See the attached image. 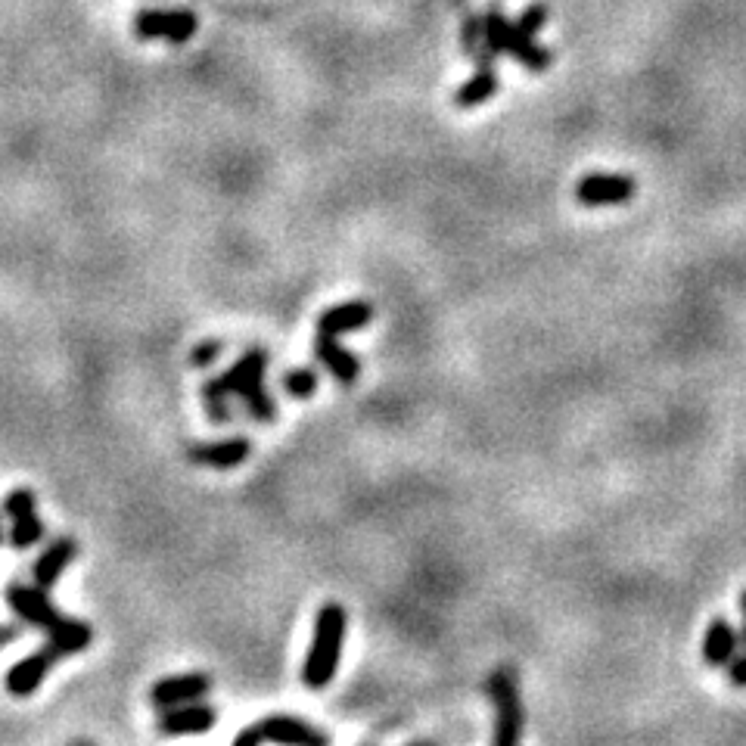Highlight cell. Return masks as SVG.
<instances>
[{
	"label": "cell",
	"instance_id": "obj_1",
	"mask_svg": "<svg viewBox=\"0 0 746 746\" xmlns=\"http://www.w3.org/2000/svg\"><path fill=\"white\" fill-rule=\"evenodd\" d=\"M346 625L349 616L339 604H324L314 619V638L302 666V681L311 691H324L333 681L336 666H339V653H342V638H346Z\"/></svg>",
	"mask_w": 746,
	"mask_h": 746
},
{
	"label": "cell",
	"instance_id": "obj_2",
	"mask_svg": "<svg viewBox=\"0 0 746 746\" xmlns=\"http://www.w3.org/2000/svg\"><path fill=\"white\" fill-rule=\"evenodd\" d=\"M265 367H268V355L262 349H249L231 370L218 377L224 392L243 398V405L249 408V414L255 420H262V423L277 417L274 398H268V392H265Z\"/></svg>",
	"mask_w": 746,
	"mask_h": 746
},
{
	"label": "cell",
	"instance_id": "obj_3",
	"mask_svg": "<svg viewBox=\"0 0 746 746\" xmlns=\"http://www.w3.org/2000/svg\"><path fill=\"white\" fill-rule=\"evenodd\" d=\"M489 697L495 703V746H516L523 737L526 728V709L520 700V691H516V678L510 669H495L489 678Z\"/></svg>",
	"mask_w": 746,
	"mask_h": 746
},
{
	"label": "cell",
	"instance_id": "obj_4",
	"mask_svg": "<svg viewBox=\"0 0 746 746\" xmlns=\"http://www.w3.org/2000/svg\"><path fill=\"white\" fill-rule=\"evenodd\" d=\"M196 16L190 10H143L134 19V35L140 41H171V44H187L196 35Z\"/></svg>",
	"mask_w": 746,
	"mask_h": 746
},
{
	"label": "cell",
	"instance_id": "obj_5",
	"mask_svg": "<svg viewBox=\"0 0 746 746\" xmlns=\"http://www.w3.org/2000/svg\"><path fill=\"white\" fill-rule=\"evenodd\" d=\"M635 181L628 175H585L576 184V199L588 209H607V206H622L635 196Z\"/></svg>",
	"mask_w": 746,
	"mask_h": 746
},
{
	"label": "cell",
	"instance_id": "obj_6",
	"mask_svg": "<svg viewBox=\"0 0 746 746\" xmlns=\"http://www.w3.org/2000/svg\"><path fill=\"white\" fill-rule=\"evenodd\" d=\"M7 604H10V610H13L22 622H28V625H35V628L47 631V635L66 619V616H60V610H56V607L50 604V600H47L44 588L10 585V588H7Z\"/></svg>",
	"mask_w": 746,
	"mask_h": 746
},
{
	"label": "cell",
	"instance_id": "obj_7",
	"mask_svg": "<svg viewBox=\"0 0 746 746\" xmlns=\"http://www.w3.org/2000/svg\"><path fill=\"white\" fill-rule=\"evenodd\" d=\"M218 722V712L199 700L181 703V706H171L162 709V719H159V734L165 737H184V734H206L212 731Z\"/></svg>",
	"mask_w": 746,
	"mask_h": 746
},
{
	"label": "cell",
	"instance_id": "obj_8",
	"mask_svg": "<svg viewBox=\"0 0 746 746\" xmlns=\"http://www.w3.org/2000/svg\"><path fill=\"white\" fill-rule=\"evenodd\" d=\"M60 659V653H56L50 644H44L38 653H32V656H25V659H19V663L7 672V691L13 694V697H28V694H35L38 687L44 684V678H47V672H50V666Z\"/></svg>",
	"mask_w": 746,
	"mask_h": 746
},
{
	"label": "cell",
	"instance_id": "obj_9",
	"mask_svg": "<svg viewBox=\"0 0 746 746\" xmlns=\"http://www.w3.org/2000/svg\"><path fill=\"white\" fill-rule=\"evenodd\" d=\"M212 687V678L203 672H193V675H178V678H162L150 687V700L156 709H171V706H181L190 700L206 697Z\"/></svg>",
	"mask_w": 746,
	"mask_h": 746
},
{
	"label": "cell",
	"instance_id": "obj_10",
	"mask_svg": "<svg viewBox=\"0 0 746 746\" xmlns=\"http://www.w3.org/2000/svg\"><path fill=\"white\" fill-rule=\"evenodd\" d=\"M252 454V442L249 439H221V442H199L190 445L187 457L193 464L203 467H218V470H231L240 467L243 461H249Z\"/></svg>",
	"mask_w": 746,
	"mask_h": 746
},
{
	"label": "cell",
	"instance_id": "obj_11",
	"mask_svg": "<svg viewBox=\"0 0 746 746\" xmlns=\"http://www.w3.org/2000/svg\"><path fill=\"white\" fill-rule=\"evenodd\" d=\"M265 740L274 743H293V746H327V737L321 731H314L308 722L293 719V715H268V719L258 722Z\"/></svg>",
	"mask_w": 746,
	"mask_h": 746
},
{
	"label": "cell",
	"instance_id": "obj_12",
	"mask_svg": "<svg viewBox=\"0 0 746 746\" xmlns=\"http://www.w3.org/2000/svg\"><path fill=\"white\" fill-rule=\"evenodd\" d=\"M737 650H740V631L725 616H715L709 622V628H706V638H703V659H706V666L725 669Z\"/></svg>",
	"mask_w": 746,
	"mask_h": 746
},
{
	"label": "cell",
	"instance_id": "obj_13",
	"mask_svg": "<svg viewBox=\"0 0 746 746\" xmlns=\"http://www.w3.org/2000/svg\"><path fill=\"white\" fill-rule=\"evenodd\" d=\"M373 318V308L361 299L355 302H342V305H333L327 308L321 318H318V333H327V336H342V333H358L370 324Z\"/></svg>",
	"mask_w": 746,
	"mask_h": 746
},
{
	"label": "cell",
	"instance_id": "obj_14",
	"mask_svg": "<svg viewBox=\"0 0 746 746\" xmlns=\"http://www.w3.org/2000/svg\"><path fill=\"white\" fill-rule=\"evenodd\" d=\"M314 355H318V361L333 373V377H336L342 386H352V383L358 380L361 364H358V358H355L349 349H342V346H339L336 336L318 333V339H314Z\"/></svg>",
	"mask_w": 746,
	"mask_h": 746
},
{
	"label": "cell",
	"instance_id": "obj_15",
	"mask_svg": "<svg viewBox=\"0 0 746 746\" xmlns=\"http://www.w3.org/2000/svg\"><path fill=\"white\" fill-rule=\"evenodd\" d=\"M78 557V541L75 538H56L50 541V548L38 557L35 563V585L38 588H53L66 572V566Z\"/></svg>",
	"mask_w": 746,
	"mask_h": 746
},
{
	"label": "cell",
	"instance_id": "obj_16",
	"mask_svg": "<svg viewBox=\"0 0 746 746\" xmlns=\"http://www.w3.org/2000/svg\"><path fill=\"white\" fill-rule=\"evenodd\" d=\"M504 56H513L516 63L532 69V72H544L554 63V53L548 47L535 44L532 35H523L513 22L507 25V41H504Z\"/></svg>",
	"mask_w": 746,
	"mask_h": 746
},
{
	"label": "cell",
	"instance_id": "obj_17",
	"mask_svg": "<svg viewBox=\"0 0 746 746\" xmlns=\"http://www.w3.org/2000/svg\"><path fill=\"white\" fill-rule=\"evenodd\" d=\"M498 88H501V78H498L495 66H479L476 75H470V78L461 84V88H457L454 103L461 106V109L482 106V103H489V100L498 94Z\"/></svg>",
	"mask_w": 746,
	"mask_h": 746
},
{
	"label": "cell",
	"instance_id": "obj_18",
	"mask_svg": "<svg viewBox=\"0 0 746 746\" xmlns=\"http://www.w3.org/2000/svg\"><path fill=\"white\" fill-rule=\"evenodd\" d=\"M91 641H94V631H91L88 622H81V619H63L47 635V644L60 653V659L72 656V653H84L91 647Z\"/></svg>",
	"mask_w": 746,
	"mask_h": 746
},
{
	"label": "cell",
	"instance_id": "obj_19",
	"mask_svg": "<svg viewBox=\"0 0 746 746\" xmlns=\"http://www.w3.org/2000/svg\"><path fill=\"white\" fill-rule=\"evenodd\" d=\"M41 538H44V523L38 520V513L16 516V520H13V529H10V544H13L16 551L32 548V544H38Z\"/></svg>",
	"mask_w": 746,
	"mask_h": 746
},
{
	"label": "cell",
	"instance_id": "obj_20",
	"mask_svg": "<svg viewBox=\"0 0 746 746\" xmlns=\"http://www.w3.org/2000/svg\"><path fill=\"white\" fill-rule=\"evenodd\" d=\"M507 25H510V19H507L498 7H492L489 13L482 16V28H485V50H489V53L495 56V60H498V56H504Z\"/></svg>",
	"mask_w": 746,
	"mask_h": 746
},
{
	"label": "cell",
	"instance_id": "obj_21",
	"mask_svg": "<svg viewBox=\"0 0 746 746\" xmlns=\"http://www.w3.org/2000/svg\"><path fill=\"white\" fill-rule=\"evenodd\" d=\"M283 389L290 392L293 398H311L318 392V373L311 367H293L283 373Z\"/></svg>",
	"mask_w": 746,
	"mask_h": 746
},
{
	"label": "cell",
	"instance_id": "obj_22",
	"mask_svg": "<svg viewBox=\"0 0 746 746\" xmlns=\"http://www.w3.org/2000/svg\"><path fill=\"white\" fill-rule=\"evenodd\" d=\"M227 395L224 392V386L218 383V380H209L206 386H203V401H206V411H209V417L215 420V423H224V420H231V405H227Z\"/></svg>",
	"mask_w": 746,
	"mask_h": 746
},
{
	"label": "cell",
	"instance_id": "obj_23",
	"mask_svg": "<svg viewBox=\"0 0 746 746\" xmlns=\"http://www.w3.org/2000/svg\"><path fill=\"white\" fill-rule=\"evenodd\" d=\"M548 16H551L548 7H544V4H532V7H526L520 16L513 19V25L520 28L523 35H532V38H535V35L541 32V28L548 25Z\"/></svg>",
	"mask_w": 746,
	"mask_h": 746
},
{
	"label": "cell",
	"instance_id": "obj_24",
	"mask_svg": "<svg viewBox=\"0 0 746 746\" xmlns=\"http://www.w3.org/2000/svg\"><path fill=\"white\" fill-rule=\"evenodd\" d=\"M35 492L32 489H13L7 498H4V513L10 516V520H16V516H25V513H35Z\"/></svg>",
	"mask_w": 746,
	"mask_h": 746
},
{
	"label": "cell",
	"instance_id": "obj_25",
	"mask_svg": "<svg viewBox=\"0 0 746 746\" xmlns=\"http://www.w3.org/2000/svg\"><path fill=\"white\" fill-rule=\"evenodd\" d=\"M221 342L218 339H206V342H199V346L193 349V355H190V364L193 367H209L218 355H221Z\"/></svg>",
	"mask_w": 746,
	"mask_h": 746
},
{
	"label": "cell",
	"instance_id": "obj_26",
	"mask_svg": "<svg viewBox=\"0 0 746 746\" xmlns=\"http://www.w3.org/2000/svg\"><path fill=\"white\" fill-rule=\"evenodd\" d=\"M725 672H728V681L734 687H746V647L731 656V663L725 666Z\"/></svg>",
	"mask_w": 746,
	"mask_h": 746
},
{
	"label": "cell",
	"instance_id": "obj_27",
	"mask_svg": "<svg viewBox=\"0 0 746 746\" xmlns=\"http://www.w3.org/2000/svg\"><path fill=\"white\" fill-rule=\"evenodd\" d=\"M265 740V734H262V728H246V731H240L237 734V746H258V743H262Z\"/></svg>",
	"mask_w": 746,
	"mask_h": 746
},
{
	"label": "cell",
	"instance_id": "obj_28",
	"mask_svg": "<svg viewBox=\"0 0 746 746\" xmlns=\"http://www.w3.org/2000/svg\"><path fill=\"white\" fill-rule=\"evenodd\" d=\"M16 635H19V628H16V625H0V647L13 644V641H16Z\"/></svg>",
	"mask_w": 746,
	"mask_h": 746
},
{
	"label": "cell",
	"instance_id": "obj_29",
	"mask_svg": "<svg viewBox=\"0 0 746 746\" xmlns=\"http://www.w3.org/2000/svg\"><path fill=\"white\" fill-rule=\"evenodd\" d=\"M740 613H743V628H740V644L746 647V591L740 594Z\"/></svg>",
	"mask_w": 746,
	"mask_h": 746
},
{
	"label": "cell",
	"instance_id": "obj_30",
	"mask_svg": "<svg viewBox=\"0 0 746 746\" xmlns=\"http://www.w3.org/2000/svg\"><path fill=\"white\" fill-rule=\"evenodd\" d=\"M0 541H4V526H0Z\"/></svg>",
	"mask_w": 746,
	"mask_h": 746
}]
</instances>
